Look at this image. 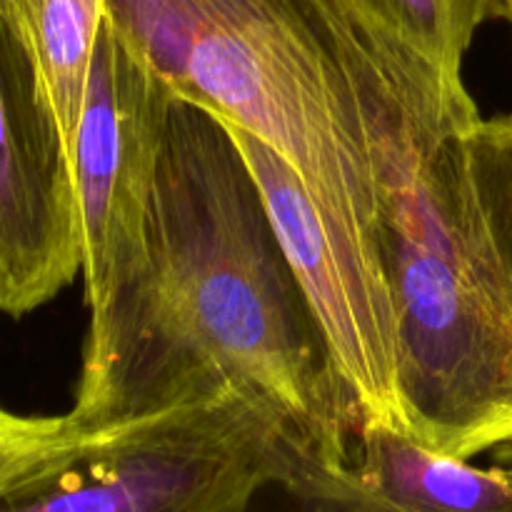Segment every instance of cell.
Returning a JSON list of instances; mask_svg holds the SVG:
<instances>
[{
	"label": "cell",
	"instance_id": "6da1fadb",
	"mask_svg": "<svg viewBox=\"0 0 512 512\" xmlns=\"http://www.w3.org/2000/svg\"><path fill=\"white\" fill-rule=\"evenodd\" d=\"M225 395L268 410L305 460L345 468L360 415L228 125L175 95L148 258L90 315L78 393L85 430Z\"/></svg>",
	"mask_w": 512,
	"mask_h": 512
},
{
	"label": "cell",
	"instance_id": "7a4b0ae2",
	"mask_svg": "<svg viewBox=\"0 0 512 512\" xmlns=\"http://www.w3.org/2000/svg\"><path fill=\"white\" fill-rule=\"evenodd\" d=\"M343 10L373 155L408 435L473 460L512 445V278L465 145L480 113L463 75Z\"/></svg>",
	"mask_w": 512,
	"mask_h": 512
},
{
	"label": "cell",
	"instance_id": "3957f363",
	"mask_svg": "<svg viewBox=\"0 0 512 512\" xmlns=\"http://www.w3.org/2000/svg\"><path fill=\"white\" fill-rule=\"evenodd\" d=\"M103 18L178 98L255 135L298 173L340 265L398 333L343 5L105 0Z\"/></svg>",
	"mask_w": 512,
	"mask_h": 512
},
{
	"label": "cell",
	"instance_id": "277c9868",
	"mask_svg": "<svg viewBox=\"0 0 512 512\" xmlns=\"http://www.w3.org/2000/svg\"><path fill=\"white\" fill-rule=\"evenodd\" d=\"M318 465L243 395L83 433L0 493V512H248Z\"/></svg>",
	"mask_w": 512,
	"mask_h": 512
},
{
	"label": "cell",
	"instance_id": "5b68a950",
	"mask_svg": "<svg viewBox=\"0 0 512 512\" xmlns=\"http://www.w3.org/2000/svg\"><path fill=\"white\" fill-rule=\"evenodd\" d=\"M173 98L165 80L103 18L70 155L90 315L108 308L148 258L160 150Z\"/></svg>",
	"mask_w": 512,
	"mask_h": 512
},
{
	"label": "cell",
	"instance_id": "8992f818",
	"mask_svg": "<svg viewBox=\"0 0 512 512\" xmlns=\"http://www.w3.org/2000/svg\"><path fill=\"white\" fill-rule=\"evenodd\" d=\"M78 273L68 143L40 68L0 10V313H33Z\"/></svg>",
	"mask_w": 512,
	"mask_h": 512
},
{
	"label": "cell",
	"instance_id": "52a82bcc",
	"mask_svg": "<svg viewBox=\"0 0 512 512\" xmlns=\"http://www.w3.org/2000/svg\"><path fill=\"white\" fill-rule=\"evenodd\" d=\"M228 128L258 180L280 243L323 325L335 368L358 408L360 428L408 435L398 390V333L345 273L298 173L263 140L233 125Z\"/></svg>",
	"mask_w": 512,
	"mask_h": 512
},
{
	"label": "cell",
	"instance_id": "ba28073f",
	"mask_svg": "<svg viewBox=\"0 0 512 512\" xmlns=\"http://www.w3.org/2000/svg\"><path fill=\"white\" fill-rule=\"evenodd\" d=\"M345 473L383 512H512V445L480 468L410 435L360 428Z\"/></svg>",
	"mask_w": 512,
	"mask_h": 512
},
{
	"label": "cell",
	"instance_id": "9c48e42d",
	"mask_svg": "<svg viewBox=\"0 0 512 512\" xmlns=\"http://www.w3.org/2000/svg\"><path fill=\"white\" fill-rule=\"evenodd\" d=\"M0 10L28 45L73 155L105 0H0Z\"/></svg>",
	"mask_w": 512,
	"mask_h": 512
},
{
	"label": "cell",
	"instance_id": "30bf717a",
	"mask_svg": "<svg viewBox=\"0 0 512 512\" xmlns=\"http://www.w3.org/2000/svg\"><path fill=\"white\" fill-rule=\"evenodd\" d=\"M418 50L435 68L463 75L465 55L480 25L498 15V0H340Z\"/></svg>",
	"mask_w": 512,
	"mask_h": 512
},
{
	"label": "cell",
	"instance_id": "8fae6325",
	"mask_svg": "<svg viewBox=\"0 0 512 512\" xmlns=\"http://www.w3.org/2000/svg\"><path fill=\"white\" fill-rule=\"evenodd\" d=\"M465 145L485 220L512 278V115H478L470 123Z\"/></svg>",
	"mask_w": 512,
	"mask_h": 512
},
{
	"label": "cell",
	"instance_id": "7c38bea8",
	"mask_svg": "<svg viewBox=\"0 0 512 512\" xmlns=\"http://www.w3.org/2000/svg\"><path fill=\"white\" fill-rule=\"evenodd\" d=\"M83 433L70 413L18 415L0 408V493Z\"/></svg>",
	"mask_w": 512,
	"mask_h": 512
},
{
	"label": "cell",
	"instance_id": "4fadbf2b",
	"mask_svg": "<svg viewBox=\"0 0 512 512\" xmlns=\"http://www.w3.org/2000/svg\"><path fill=\"white\" fill-rule=\"evenodd\" d=\"M498 15H503L512 25V0H498Z\"/></svg>",
	"mask_w": 512,
	"mask_h": 512
}]
</instances>
